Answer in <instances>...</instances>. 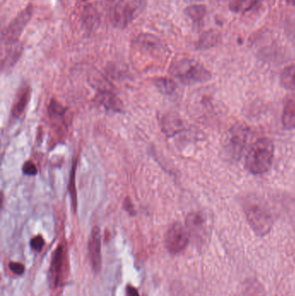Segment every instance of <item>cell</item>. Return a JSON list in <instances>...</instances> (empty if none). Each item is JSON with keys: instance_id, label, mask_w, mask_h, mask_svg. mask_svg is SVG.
<instances>
[{"instance_id": "obj_1", "label": "cell", "mask_w": 295, "mask_h": 296, "mask_svg": "<svg viewBox=\"0 0 295 296\" xmlns=\"http://www.w3.org/2000/svg\"><path fill=\"white\" fill-rule=\"evenodd\" d=\"M242 204L248 224L256 235L268 234L273 227V218L267 204L258 197L249 196L243 199Z\"/></svg>"}, {"instance_id": "obj_2", "label": "cell", "mask_w": 295, "mask_h": 296, "mask_svg": "<svg viewBox=\"0 0 295 296\" xmlns=\"http://www.w3.org/2000/svg\"><path fill=\"white\" fill-rule=\"evenodd\" d=\"M275 146L267 138H261L251 145L246 156L245 167L250 174L267 173L273 163Z\"/></svg>"}, {"instance_id": "obj_3", "label": "cell", "mask_w": 295, "mask_h": 296, "mask_svg": "<svg viewBox=\"0 0 295 296\" xmlns=\"http://www.w3.org/2000/svg\"><path fill=\"white\" fill-rule=\"evenodd\" d=\"M170 74L183 83L197 84L209 81L212 74L206 68L196 60L183 58L173 62L171 65Z\"/></svg>"}, {"instance_id": "obj_4", "label": "cell", "mask_w": 295, "mask_h": 296, "mask_svg": "<svg viewBox=\"0 0 295 296\" xmlns=\"http://www.w3.org/2000/svg\"><path fill=\"white\" fill-rule=\"evenodd\" d=\"M250 138L251 131L248 126L242 124L232 126L225 134L223 142L225 154L234 160L241 159Z\"/></svg>"}, {"instance_id": "obj_5", "label": "cell", "mask_w": 295, "mask_h": 296, "mask_svg": "<svg viewBox=\"0 0 295 296\" xmlns=\"http://www.w3.org/2000/svg\"><path fill=\"white\" fill-rule=\"evenodd\" d=\"M144 8L142 0H128L118 3L111 11L110 19L116 28H125L134 21Z\"/></svg>"}, {"instance_id": "obj_6", "label": "cell", "mask_w": 295, "mask_h": 296, "mask_svg": "<svg viewBox=\"0 0 295 296\" xmlns=\"http://www.w3.org/2000/svg\"><path fill=\"white\" fill-rule=\"evenodd\" d=\"M32 14H33V7L31 6H27L25 10H23L3 31L2 33L3 44L8 45L11 43L17 42L23 31L30 22Z\"/></svg>"}, {"instance_id": "obj_7", "label": "cell", "mask_w": 295, "mask_h": 296, "mask_svg": "<svg viewBox=\"0 0 295 296\" xmlns=\"http://www.w3.org/2000/svg\"><path fill=\"white\" fill-rule=\"evenodd\" d=\"M189 233L181 224L176 223L168 229L164 243L168 251L172 254H178L186 248L189 243Z\"/></svg>"}, {"instance_id": "obj_8", "label": "cell", "mask_w": 295, "mask_h": 296, "mask_svg": "<svg viewBox=\"0 0 295 296\" xmlns=\"http://www.w3.org/2000/svg\"><path fill=\"white\" fill-rule=\"evenodd\" d=\"M65 263V249L62 245H59L54 252L50 267L49 278L50 285L54 288L61 285L64 278V267Z\"/></svg>"}, {"instance_id": "obj_9", "label": "cell", "mask_w": 295, "mask_h": 296, "mask_svg": "<svg viewBox=\"0 0 295 296\" xmlns=\"http://www.w3.org/2000/svg\"><path fill=\"white\" fill-rule=\"evenodd\" d=\"M89 253L93 270L99 272L101 268V243L99 227L93 228L89 241Z\"/></svg>"}, {"instance_id": "obj_10", "label": "cell", "mask_w": 295, "mask_h": 296, "mask_svg": "<svg viewBox=\"0 0 295 296\" xmlns=\"http://www.w3.org/2000/svg\"><path fill=\"white\" fill-rule=\"evenodd\" d=\"M6 45V50L2 56V70L9 71L14 67L22 56L23 45L19 41Z\"/></svg>"}, {"instance_id": "obj_11", "label": "cell", "mask_w": 295, "mask_h": 296, "mask_svg": "<svg viewBox=\"0 0 295 296\" xmlns=\"http://www.w3.org/2000/svg\"><path fill=\"white\" fill-rule=\"evenodd\" d=\"M31 98V89L29 86H23L18 90L14 102L11 108V115L13 118H18L25 112Z\"/></svg>"}, {"instance_id": "obj_12", "label": "cell", "mask_w": 295, "mask_h": 296, "mask_svg": "<svg viewBox=\"0 0 295 296\" xmlns=\"http://www.w3.org/2000/svg\"><path fill=\"white\" fill-rule=\"evenodd\" d=\"M187 227L196 236L203 235L206 228V219L201 213H191L186 218Z\"/></svg>"}, {"instance_id": "obj_13", "label": "cell", "mask_w": 295, "mask_h": 296, "mask_svg": "<svg viewBox=\"0 0 295 296\" xmlns=\"http://www.w3.org/2000/svg\"><path fill=\"white\" fill-rule=\"evenodd\" d=\"M282 124L287 129H295V95H292L285 104Z\"/></svg>"}, {"instance_id": "obj_14", "label": "cell", "mask_w": 295, "mask_h": 296, "mask_svg": "<svg viewBox=\"0 0 295 296\" xmlns=\"http://www.w3.org/2000/svg\"><path fill=\"white\" fill-rule=\"evenodd\" d=\"M97 101L100 102L105 109L114 111V112H119L121 109V103L119 101L115 95H113L111 93L101 92L98 95Z\"/></svg>"}, {"instance_id": "obj_15", "label": "cell", "mask_w": 295, "mask_h": 296, "mask_svg": "<svg viewBox=\"0 0 295 296\" xmlns=\"http://www.w3.org/2000/svg\"><path fill=\"white\" fill-rule=\"evenodd\" d=\"M262 0H231L229 8L236 13H243L250 11Z\"/></svg>"}, {"instance_id": "obj_16", "label": "cell", "mask_w": 295, "mask_h": 296, "mask_svg": "<svg viewBox=\"0 0 295 296\" xmlns=\"http://www.w3.org/2000/svg\"><path fill=\"white\" fill-rule=\"evenodd\" d=\"M281 83L285 89L295 91V65H290L281 73Z\"/></svg>"}, {"instance_id": "obj_17", "label": "cell", "mask_w": 295, "mask_h": 296, "mask_svg": "<svg viewBox=\"0 0 295 296\" xmlns=\"http://www.w3.org/2000/svg\"><path fill=\"white\" fill-rule=\"evenodd\" d=\"M162 126L164 133L170 135L181 131L182 123L180 120L175 119L173 116H165L163 120Z\"/></svg>"}, {"instance_id": "obj_18", "label": "cell", "mask_w": 295, "mask_h": 296, "mask_svg": "<svg viewBox=\"0 0 295 296\" xmlns=\"http://www.w3.org/2000/svg\"><path fill=\"white\" fill-rule=\"evenodd\" d=\"M154 84H155V86L158 88V90L160 92L166 94V95L173 94L175 91L176 88H177V85H176L175 82L173 80L168 78H163V77L162 78H157L154 81Z\"/></svg>"}, {"instance_id": "obj_19", "label": "cell", "mask_w": 295, "mask_h": 296, "mask_svg": "<svg viewBox=\"0 0 295 296\" xmlns=\"http://www.w3.org/2000/svg\"><path fill=\"white\" fill-rule=\"evenodd\" d=\"M205 7L203 6H192L186 9V14L194 22H199L205 15Z\"/></svg>"}, {"instance_id": "obj_20", "label": "cell", "mask_w": 295, "mask_h": 296, "mask_svg": "<svg viewBox=\"0 0 295 296\" xmlns=\"http://www.w3.org/2000/svg\"><path fill=\"white\" fill-rule=\"evenodd\" d=\"M97 20V12L95 11V9L91 7V6H89L84 12V24L88 26V28L92 29L96 25Z\"/></svg>"}, {"instance_id": "obj_21", "label": "cell", "mask_w": 295, "mask_h": 296, "mask_svg": "<svg viewBox=\"0 0 295 296\" xmlns=\"http://www.w3.org/2000/svg\"><path fill=\"white\" fill-rule=\"evenodd\" d=\"M75 163L72 168V172H71V179L70 181V193L71 195V199H72L73 206L76 209V192H75Z\"/></svg>"}, {"instance_id": "obj_22", "label": "cell", "mask_w": 295, "mask_h": 296, "mask_svg": "<svg viewBox=\"0 0 295 296\" xmlns=\"http://www.w3.org/2000/svg\"><path fill=\"white\" fill-rule=\"evenodd\" d=\"M44 246H45V240H44L42 236H36L31 239V247L35 251H41Z\"/></svg>"}, {"instance_id": "obj_23", "label": "cell", "mask_w": 295, "mask_h": 296, "mask_svg": "<svg viewBox=\"0 0 295 296\" xmlns=\"http://www.w3.org/2000/svg\"><path fill=\"white\" fill-rule=\"evenodd\" d=\"M23 173L28 176H35L37 174L36 165L31 161H26L23 165Z\"/></svg>"}, {"instance_id": "obj_24", "label": "cell", "mask_w": 295, "mask_h": 296, "mask_svg": "<svg viewBox=\"0 0 295 296\" xmlns=\"http://www.w3.org/2000/svg\"><path fill=\"white\" fill-rule=\"evenodd\" d=\"M9 268L17 276H22L25 273V266L22 263L11 262V263H9Z\"/></svg>"}, {"instance_id": "obj_25", "label": "cell", "mask_w": 295, "mask_h": 296, "mask_svg": "<svg viewBox=\"0 0 295 296\" xmlns=\"http://www.w3.org/2000/svg\"><path fill=\"white\" fill-rule=\"evenodd\" d=\"M125 296H139L136 288L131 285L127 286L125 288Z\"/></svg>"}, {"instance_id": "obj_26", "label": "cell", "mask_w": 295, "mask_h": 296, "mask_svg": "<svg viewBox=\"0 0 295 296\" xmlns=\"http://www.w3.org/2000/svg\"><path fill=\"white\" fill-rule=\"evenodd\" d=\"M124 206H125V209L128 210V213H130L131 214H134V207H133V204H132L131 203H128V199L125 200Z\"/></svg>"}, {"instance_id": "obj_27", "label": "cell", "mask_w": 295, "mask_h": 296, "mask_svg": "<svg viewBox=\"0 0 295 296\" xmlns=\"http://www.w3.org/2000/svg\"><path fill=\"white\" fill-rule=\"evenodd\" d=\"M287 2L290 5H292V6H295V0H287Z\"/></svg>"}, {"instance_id": "obj_28", "label": "cell", "mask_w": 295, "mask_h": 296, "mask_svg": "<svg viewBox=\"0 0 295 296\" xmlns=\"http://www.w3.org/2000/svg\"><path fill=\"white\" fill-rule=\"evenodd\" d=\"M82 1H87V0H82Z\"/></svg>"}]
</instances>
